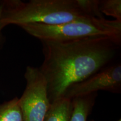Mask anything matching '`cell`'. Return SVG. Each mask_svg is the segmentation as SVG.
I'll list each match as a JSON object with an SVG mask.
<instances>
[{"label": "cell", "instance_id": "6da1fadb", "mask_svg": "<svg viewBox=\"0 0 121 121\" xmlns=\"http://www.w3.org/2000/svg\"><path fill=\"white\" fill-rule=\"evenodd\" d=\"M40 42L44 60L39 69L47 82L51 104L63 98L72 85L110 65L121 43V40L105 37Z\"/></svg>", "mask_w": 121, "mask_h": 121}, {"label": "cell", "instance_id": "7a4b0ae2", "mask_svg": "<svg viewBox=\"0 0 121 121\" xmlns=\"http://www.w3.org/2000/svg\"><path fill=\"white\" fill-rule=\"evenodd\" d=\"M99 0H4L0 1V25L30 24L56 25L87 16L105 17Z\"/></svg>", "mask_w": 121, "mask_h": 121}, {"label": "cell", "instance_id": "3957f363", "mask_svg": "<svg viewBox=\"0 0 121 121\" xmlns=\"http://www.w3.org/2000/svg\"><path fill=\"white\" fill-rule=\"evenodd\" d=\"M40 41H71L105 37L121 40V22L87 16L56 25L30 24L20 26Z\"/></svg>", "mask_w": 121, "mask_h": 121}, {"label": "cell", "instance_id": "277c9868", "mask_svg": "<svg viewBox=\"0 0 121 121\" xmlns=\"http://www.w3.org/2000/svg\"><path fill=\"white\" fill-rule=\"evenodd\" d=\"M24 78L26 87L18 100L22 121H44L51 106L45 77L39 68L28 66Z\"/></svg>", "mask_w": 121, "mask_h": 121}, {"label": "cell", "instance_id": "5b68a950", "mask_svg": "<svg viewBox=\"0 0 121 121\" xmlns=\"http://www.w3.org/2000/svg\"><path fill=\"white\" fill-rule=\"evenodd\" d=\"M99 90L113 93L121 91V65L110 64L85 80L72 85L65 92L63 97L75 98L96 93Z\"/></svg>", "mask_w": 121, "mask_h": 121}, {"label": "cell", "instance_id": "8992f818", "mask_svg": "<svg viewBox=\"0 0 121 121\" xmlns=\"http://www.w3.org/2000/svg\"><path fill=\"white\" fill-rule=\"evenodd\" d=\"M96 95V93H93L72 99V110L69 121H87Z\"/></svg>", "mask_w": 121, "mask_h": 121}, {"label": "cell", "instance_id": "52a82bcc", "mask_svg": "<svg viewBox=\"0 0 121 121\" xmlns=\"http://www.w3.org/2000/svg\"><path fill=\"white\" fill-rule=\"evenodd\" d=\"M72 110V100L60 98L51 104L44 121H69Z\"/></svg>", "mask_w": 121, "mask_h": 121}, {"label": "cell", "instance_id": "ba28073f", "mask_svg": "<svg viewBox=\"0 0 121 121\" xmlns=\"http://www.w3.org/2000/svg\"><path fill=\"white\" fill-rule=\"evenodd\" d=\"M18 100L15 97L0 104V121H22Z\"/></svg>", "mask_w": 121, "mask_h": 121}, {"label": "cell", "instance_id": "9c48e42d", "mask_svg": "<svg viewBox=\"0 0 121 121\" xmlns=\"http://www.w3.org/2000/svg\"><path fill=\"white\" fill-rule=\"evenodd\" d=\"M99 10L103 15L111 16L121 22V0H99Z\"/></svg>", "mask_w": 121, "mask_h": 121}, {"label": "cell", "instance_id": "30bf717a", "mask_svg": "<svg viewBox=\"0 0 121 121\" xmlns=\"http://www.w3.org/2000/svg\"><path fill=\"white\" fill-rule=\"evenodd\" d=\"M1 7L0 6V18H1ZM2 29L1 27V25H0V50L1 49V48L2 47L3 43H4V36H3V34L2 33Z\"/></svg>", "mask_w": 121, "mask_h": 121}, {"label": "cell", "instance_id": "8fae6325", "mask_svg": "<svg viewBox=\"0 0 121 121\" xmlns=\"http://www.w3.org/2000/svg\"><path fill=\"white\" fill-rule=\"evenodd\" d=\"M94 121L91 120V121ZM117 121H121V119H118V120H117Z\"/></svg>", "mask_w": 121, "mask_h": 121}]
</instances>
